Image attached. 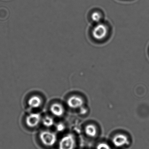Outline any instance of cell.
Returning <instances> with one entry per match:
<instances>
[{
	"instance_id": "cell-1",
	"label": "cell",
	"mask_w": 149,
	"mask_h": 149,
	"mask_svg": "<svg viewBox=\"0 0 149 149\" xmlns=\"http://www.w3.org/2000/svg\"><path fill=\"white\" fill-rule=\"evenodd\" d=\"M109 29L108 26L101 22L96 24L91 31L92 36L97 41H102L108 36Z\"/></svg>"
},
{
	"instance_id": "cell-2",
	"label": "cell",
	"mask_w": 149,
	"mask_h": 149,
	"mask_svg": "<svg viewBox=\"0 0 149 149\" xmlns=\"http://www.w3.org/2000/svg\"><path fill=\"white\" fill-rule=\"evenodd\" d=\"M40 138L42 143L46 146H52L56 143V135L54 132L49 131L42 132L40 133Z\"/></svg>"
},
{
	"instance_id": "cell-3",
	"label": "cell",
	"mask_w": 149,
	"mask_h": 149,
	"mask_svg": "<svg viewBox=\"0 0 149 149\" xmlns=\"http://www.w3.org/2000/svg\"><path fill=\"white\" fill-rule=\"evenodd\" d=\"M75 139L72 134L66 135L61 139L59 143V149H74Z\"/></svg>"
},
{
	"instance_id": "cell-4",
	"label": "cell",
	"mask_w": 149,
	"mask_h": 149,
	"mask_svg": "<svg viewBox=\"0 0 149 149\" xmlns=\"http://www.w3.org/2000/svg\"><path fill=\"white\" fill-rule=\"evenodd\" d=\"M41 118V116L39 113H31L26 118V123L29 127H36L39 124Z\"/></svg>"
},
{
	"instance_id": "cell-5",
	"label": "cell",
	"mask_w": 149,
	"mask_h": 149,
	"mask_svg": "<svg viewBox=\"0 0 149 149\" xmlns=\"http://www.w3.org/2000/svg\"><path fill=\"white\" fill-rule=\"evenodd\" d=\"M112 143L116 147H122L129 143L128 138L125 135L122 134H118L113 137Z\"/></svg>"
},
{
	"instance_id": "cell-6",
	"label": "cell",
	"mask_w": 149,
	"mask_h": 149,
	"mask_svg": "<svg viewBox=\"0 0 149 149\" xmlns=\"http://www.w3.org/2000/svg\"><path fill=\"white\" fill-rule=\"evenodd\" d=\"M83 103V99L80 97L77 96L71 97L68 101V105L73 109L81 108Z\"/></svg>"
},
{
	"instance_id": "cell-7",
	"label": "cell",
	"mask_w": 149,
	"mask_h": 149,
	"mask_svg": "<svg viewBox=\"0 0 149 149\" xmlns=\"http://www.w3.org/2000/svg\"><path fill=\"white\" fill-rule=\"evenodd\" d=\"M50 109L52 114L57 117L61 116L64 112L63 106L59 103H54L52 104L50 107Z\"/></svg>"
},
{
	"instance_id": "cell-8",
	"label": "cell",
	"mask_w": 149,
	"mask_h": 149,
	"mask_svg": "<svg viewBox=\"0 0 149 149\" xmlns=\"http://www.w3.org/2000/svg\"><path fill=\"white\" fill-rule=\"evenodd\" d=\"M28 104L31 108H39L42 104L41 99L38 96H33L29 100Z\"/></svg>"
},
{
	"instance_id": "cell-9",
	"label": "cell",
	"mask_w": 149,
	"mask_h": 149,
	"mask_svg": "<svg viewBox=\"0 0 149 149\" xmlns=\"http://www.w3.org/2000/svg\"><path fill=\"white\" fill-rule=\"evenodd\" d=\"M103 18V16L102 13L98 11L93 12L91 15V20L94 23H95V24L102 22Z\"/></svg>"
},
{
	"instance_id": "cell-10",
	"label": "cell",
	"mask_w": 149,
	"mask_h": 149,
	"mask_svg": "<svg viewBox=\"0 0 149 149\" xmlns=\"http://www.w3.org/2000/svg\"><path fill=\"white\" fill-rule=\"evenodd\" d=\"M85 132L86 134L89 136L94 137L97 133V130L93 125H88L85 127Z\"/></svg>"
},
{
	"instance_id": "cell-11",
	"label": "cell",
	"mask_w": 149,
	"mask_h": 149,
	"mask_svg": "<svg viewBox=\"0 0 149 149\" xmlns=\"http://www.w3.org/2000/svg\"><path fill=\"white\" fill-rule=\"evenodd\" d=\"M42 123L45 126L50 127L54 125V119L51 117L47 116L42 119Z\"/></svg>"
},
{
	"instance_id": "cell-12",
	"label": "cell",
	"mask_w": 149,
	"mask_h": 149,
	"mask_svg": "<svg viewBox=\"0 0 149 149\" xmlns=\"http://www.w3.org/2000/svg\"><path fill=\"white\" fill-rule=\"evenodd\" d=\"M97 149H111V148L109 145L106 143H102L97 145Z\"/></svg>"
},
{
	"instance_id": "cell-13",
	"label": "cell",
	"mask_w": 149,
	"mask_h": 149,
	"mask_svg": "<svg viewBox=\"0 0 149 149\" xmlns=\"http://www.w3.org/2000/svg\"><path fill=\"white\" fill-rule=\"evenodd\" d=\"M65 129V126L62 123L57 124L56 125V129L57 131L59 132H62Z\"/></svg>"
},
{
	"instance_id": "cell-14",
	"label": "cell",
	"mask_w": 149,
	"mask_h": 149,
	"mask_svg": "<svg viewBox=\"0 0 149 149\" xmlns=\"http://www.w3.org/2000/svg\"><path fill=\"white\" fill-rule=\"evenodd\" d=\"M87 112V110L84 108H82L81 110V113L82 114H85L86 112Z\"/></svg>"
}]
</instances>
